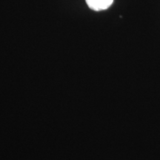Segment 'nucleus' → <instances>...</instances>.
Listing matches in <instances>:
<instances>
[{
    "label": "nucleus",
    "mask_w": 160,
    "mask_h": 160,
    "mask_svg": "<svg viewBox=\"0 0 160 160\" xmlns=\"http://www.w3.org/2000/svg\"><path fill=\"white\" fill-rule=\"evenodd\" d=\"M114 0H85L90 9L94 11H102L108 9Z\"/></svg>",
    "instance_id": "obj_1"
}]
</instances>
